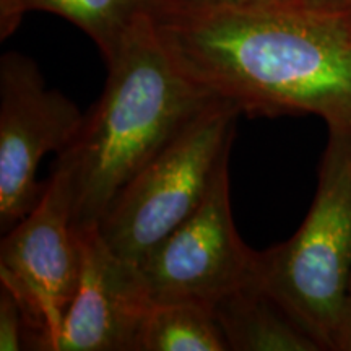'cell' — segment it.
I'll return each instance as SVG.
<instances>
[{
    "label": "cell",
    "instance_id": "obj_1",
    "mask_svg": "<svg viewBox=\"0 0 351 351\" xmlns=\"http://www.w3.org/2000/svg\"><path fill=\"white\" fill-rule=\"evenodd\" d=\"M153 21L197 85L247 116L314 114L351 137V3L153 0Z\"/></svg>",
    "mask_w": 351,
    "mask_h": 351
},
{
    "label": "cell",
    "instance_id": "obj_2",
    "mask_svg": "<svg viewBox=\"0 0 351 351\" xmlns=\"http://www.w3.org/2000/svg\"><path fill=\"white\" fill-rule=\"evenodd\" d=\"M108 80L77 137L56 158L73 226H98L125 184L217 99L174 62L148 8L106 60Z\"/></svg>",
    "mask_w": 351,
    "mask_h": 351
},
{
    "label": "cell",
    "instance_id": "obj_3",
    "mask_svg": "<svg viewBox=\"0 0 351 351\" xmlns=\"http://www.w3.org/2000/svg\"><path fill=\"white\" fill-rule=\"evenodd\" d=\"M351 283V137L328 134L300 230L258 252L256 285L322 350L335 351Z\"/></svg>",
    "mask_w": 351,
    "mask_h": 351
},
{
    "label": "cell",
    "instance_id": "obj_4",
    "mask_svg": "<svg viewBox=\"0 0 351 351\" xmlns=\"http://www.w3.org/2000/svg\"><path fill=\"white\" fill-rule=\"evenodd\" d=\"M239 114L231 101H212L125 184L98 225L117 256L140 265L199 208L231 153Z\"/></svg>",
    "mask_w": 351,
    "mask_h": 351
},
{
    "label": "cell",
    "instance_id": "obj_5",
    "mask_svg": "<svg viewBox=\"0 0 351 351\" xmlns=\"http://www.w3.org/2000/svg\"><path fill=\"white\" fill-rule=\"evenodd\" d=\"M80 265L69 181L52 169L41 199L0 244V285L10 289L23 311L26 348L54 351Z\"/></svg>",
    "mask_w": 351,
    "mask_h": 351
},
{
    "label": "cell",
    "instance_id": "obj_6",
    "mask_svg": "<svg viewBox=\"0 0 351 351\" xmlns=\"http://www.w3.org/2000/svg\"><path fill=\"white\" fill-rule=\"evenodd\" d=\"M257 257L232 219L228 155L199 208L138 267L155 302L192 301L213 309L223 298L256 283Z\"/></svg>",
    "mask_w": 351,
    "mask_h": 351
},
{
    "label": "cell",
    "instance_id": "obj_7",
    "mask_svg": "<svg viewBox=\"0 0 351 351\" xmlns=\"http://www.w3.org/2000/svg\"><path fill=\"white\" fill-rule=\"evenodd\" d=\"M85 119L72 99L47 88L36 64L19 52L0 60V228L8 231L41 199L43 156L57 155Z\"/></svg>",
    "mask_w": 351,
    "mask_h": 351
},
{
    "label": "cell",
    "instance_id": "obj_8",
    "mask_svg": "<svg viewBox=\"0 0 351 351\" xmlns=\"http://www.w3.org/2000/svg\"><path fill=\"white\" fill-rule=\"evenodd\" d=\"M80 278L54 351H135L153 298L142 270L117 256L98 226L75 228Z\"/></svg>",
    "mask_w": 351,
    "mask_h": 351
},
{
    "label": "cell",
    "instance_id": "obj_9",
    "mask_svg": "<svg viewBox=\"0 0 351 351\" xmlns=\"http://www.w3.org/2000/svg\"><path fill=\"white\" fill-rule=\"evenodd\" d=\"M213 313L231 351L322 350L256 283L223 298Z\"/></svg>",
    "mask_w": 351,
    "mask_h": 351
},
{
    "label": "cell",
    "instance_id": "obj_10",
    "mask_svg": "<svg viewBox=\"0 0 351 351\" xmlns=\"http://www.w3.org/2000/svg\"><path fill=\"white\" fill-rule=\"evenodd\" d=\"M230 350L212 307L192 301L153 302L135 351H226Z\"/></svg>",
    "mask_w": 351,
    "mask_h": 351
},
{
    "label": "cell",
    "instance_id": "obj_11",
    "mask_svg": "<svg viewBox=\"0 0 351 351\" xmlns=\"http://www.w3.org/2000/svg\"><path fill=\"white\" fill-rule=\"evenodd\" d=\"M153 0H23L26 10H43L69 20L99 47L104 60L135 20L152 7Z\"/></svg>",
    "mask_w": 351,
    "mask_h": 351
},
{
    "label": "cell",
    "instance_id": "obj_12",
    "mask_svg": "<svg viewBox=\"0 0 351 351\" xmlns=\"http://www.w3.org/2000/svg\"><path fill=\"white\" fill-rule=\"evenodd\" d=\"M25 345L23 311L10 289L0 285V351H19Z\"/></svg>",
    "mask_w": 351,
    "mask_h": 351
},
{
    "label": "cell",
    "instance_id": "obj_13",
    "mask_svg": "<svg viewBox=\"0 0 351 351\" xmlns=\"http://www.w3.org/2000/svg\"><path fill=\"white\" fill-rule=\"evenodd\" d=\"M26 12L23 0H0V36L5 39L19 28Z\"/></svg>",
    "mask_w": 351,
    "mask_h": 351
},
{
    "label": "cell",
    "instance_id": "obj_14",
    "mask_svg": "<svg viewBox=\"0 0 351 351\" xmlns=\"http://www.w3.org/2000/svg\"><path fill=\"white\" fill-rule=\"evenodd\" d=\"M335 351H351V283L348 291V300H346V307L341 327L339 332V340H337Z\"/></svg>",
    "mask_w": 351,
    "mask_h": 351
},
{
    "label": "cell",
    "instance_id": "obj_15",
    "mask_svg": "<svg viewBox=\"0 0 351 351\" xmlns=\"http://www.w3.org/2000/svg\"><path fill=\"white\" fill-rule=\"evenodd\" d=\"M340 2H348V3H351V0H340Z\"/></svg>",
    "mask_w": 351,
    "mask_h": 351
}]
</instances>
